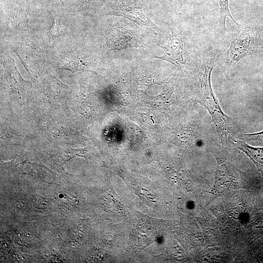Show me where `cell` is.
<instances>
[{"label": "cell", "instance_id": "6da1fadb", "mask_svg": "<svg viewBox=\"0 0 263 263\" xmlns=\"http://www.w3.org/2000/svg\"><path fill=\"white\" fill-rule=\"evenodd\" d=\"M213 66L206 65L200 78L196 102L206 108L210 114L223 146L227 144V137L235 130L232 120L222 110L218 99L214 95L211 83V75Z\"/></svg>", "mask_w": 263, "mask_h": 263}, {"label": "cell", "instance_id": "7a4b0ae2", "mask_svg": "<svg viewBox=\"0 0 263 263\" xmlns=\"http://www.w3.org/2000/svg\"><path fill=\"white\" fill-rule=\"evenodd\" d=\"M256 43L257 37L253 29L247 27L241 30L225 53L228 66L233 68L239 61L251 55L255 50Z\"/></svg>", "mask_w": 263, "mask_h": 263}, {"label": "cell", "instance_id": "3957f363", "mask_svg": "<svg viewBox=\"0 0 263 263\" xmlns=\"http://www.w3.org/2000/svg\"><path fill=\"white\" fill-rule=\"evenodd\" d=\"M107 43L112 51L144 47L135 31L126 29L118 24L113 27L108 36Z\"/></svg>", "mask_w": 263, "mask_h": 263}, {"label": "cell", "instance_id": "277c9868", "mask_svg": "<svg viewBox=\"0 0 263 263\" xmlns=\"http://www.w3.org/2000/svg\"><path fill=\"white\" fill-rule=\"evenodd\" d=\"M161 47L164 50L165 54L160 56L154 55L155 57L167 61L179 68L185 64L186 50L180 37L172 34L167 44Z\"/></svg>", "mask_w": 263, "mask_h": 263}, {"label": "cell", "instance_id": "5b68a950", "mask_svg": "<svg viewBox=\"0 0 263 263\" xmlns=\"http://www.w3.org/2000/svg\"><path fill=\"white\" fill-rule=\"evenodd\" d=\"M233 146L244 152L253 162L263 179V147L251 146L243 141L233 139Z\"/></svg>", "mask_w": 263, "mask_h": 263}, {"label": "cell", "instance_id": "8992f818", "mask_svg": "<svg viewBox=\"0 0 263 263\" xmlns=\"http://www.w3.org/2000/svg\"><path fill=\"white\" fill-rule=\"evenodd\" d=\"M116 15L126 17L141 26L146 25L153 28L156 27L155 24L138 9L132 8L131 10H129V8H124L123 10H119Z\"/></svg>", "mask_w": 263, "mask_h": 263}, {"label": "cell", "instance_id": "52a82bcc", "mask_svg": "<svg viewBox=\"0 0 263 263\" xmlns=\"http://www.w3.org/2000/svg\"><path fill=\"white\" fill-rule=\"evenodd\" d=\"M220 6V22L221 32L223 34L226 31V19L230 18L239 27V23L231 16L229 9L228 0H219Z\"/></svg>", "mask_w": 263, "mask_h": 263}, {"label": "cell", "instance_id": "ba28073f", "mask_svg": "<svg viewBox=\"0 0 263 263\" xmlns=\"http://www.w3.org/2000/svg\"><path fill=\"white\" fill-rule=\"evenodd\" d=\"M179 134V142L183 146H188L196 144L199 139V133L194 130H187Z\"/></svg>", "mask_w": 263, "mask_h": 263}, {"label": "cell", "instance_id": "9c48e42d", "mask_svg": "<svg viewBox=\"0 0 263 263\" xmlns=\"http://www.w3.org/2000/svg\"><path fill=\"white\" fill-rule=\"evenodd\" d=\"M239 137L246 141L257 142L263 144V131L256 133L242 134Z\"/></svg>", "mask_w": 263, "mask_h": 263}]
</instances>
